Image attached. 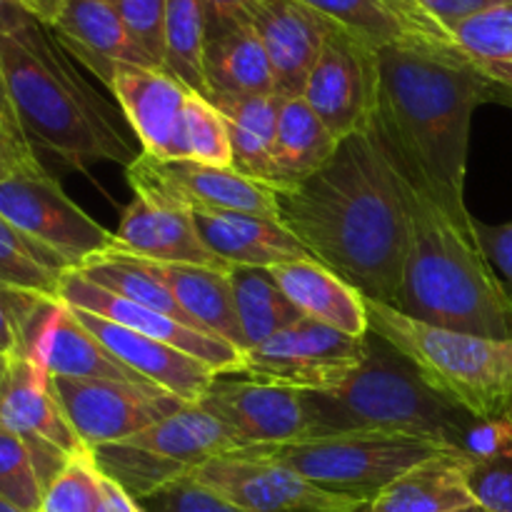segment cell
<instances>
[{
  "mask_svg": "<svg viewBox=\"0 0 512 512\" xmlns=\"http://www.w3.org/2000/svg\"><path fill=\"white\" fill-rule=\"evenodd\" d=\"M280 223L365 298L395 308L410 248L408 180L375 128L350 135L323 170L278 193Z\"/></svg>",
  "mask_w": 512,
  "mask_h": 512,
  "instance_id": "6da1fadb",
  "label": "cell"
},
{
  "mask_svg": "<svg viewBox=\"0 0 512 512\" xmlns=\"http://www.w3.org/2000/svg\"><path fill=\"white\" fill-rule=\"evenodd\" d=\"M495 88L460 45L380 48L375 133L400 173L460 223L475 220L465 205L470 123Z\"/></svg>",
  "mask_w": 512,
  "mask_h": 512,
  "instance_id": "7a4b0ae2",
  "label": "cell"
},
{
  "mask_svg": "<svg viewBox=\"0 0 512 512\" xmlns=\"http://www.w3.org/2000/svg\"><path fill=\"white\" fill-rule=\"evenodd\" d=\"M0 68L30 145L78 170L130 165L138 158L108 105L75 73L43 20L30 18L13 35L0 33Z\"/></svg>",
  "mask_w": 512,
  "mask_h": 512,
  "instance_id": "3957f363",
  "label": "cell"
},
{
  "mask_svg": "<svg viewBox=\"0 0 512 512\" xmlns=\"http://www.w3.org/2000/svg\"><path fill=\"white\" fill-rule=\"evenodd\" d=\"M408 195L410 248L395 310L460 333L512 338V293L490 265L475 220H455L410 180Z\"/></svg>",
  "mask_w": 512,
  "mask_h": 512,
  "instance_id": "277c9868",
  "label": "cell"
},
{
  "mask_svg": "<svg viewBox=\"0 0 512 512\" xmlns=\"http://www.w3.org/2000/svg\"><path fill=\"white\" fill-rule=\"evenodd\" d=\"M310 438L340 433H393L458 450L475 415L430 388L400 350L370 333L365 360L345 383L300 390ZM308 438V440H310Z\"/></svg>",
  "mask_w": 512,
  "mask_h": 512,
  "instance_id": "5b68a950",
  "label": "cell"
},
{
  "mask_svg": "<svg viewBox=\"0 0 512 512\" xmlns=\"http://www.w3.org/2000/svg\"><path fill=\"white\" fill-rule=\"evenodd\" d=\"M370 333L418 368L425 383L450 403L483 420L503 418L512 405V338H483L423 323L365 298Z\"/></svg>",
  "mask_w": 512,
  "mask_h": 512,
  "instance_id": "8992f818",
  "label": "cell"
},
{
  "mask_svg": "<svg viewBox=\"0 0 512 512\" xmlns=\"http://www.w3.org/2000/svg\"><path fill=\"white\" fill-rule=\"evenodd\" d=\"M250 450L280 460L328 493L370 505L400 475L450 448L413 435L340 433Z\"/></svg>",
  "mask_w": 512,
  "mask_h": 512,
  "instance_id": "52a82bcc",
  "label": "cell"
},
{
  "mask_svg": "<svg viewBox=\"0 0 512 512\" xmlns=\"http://www.w3.org/2000/svg\"><path fill=\"white\" fill-rule=\"evenodd\" d=\"M8 310L18 328V355L40 365L50 378L145 383L128 365L120 363L60 298L10 293Z\"/></svg>",
  "mask_w": 512,
  "mask_h": 512,
  "instance_id": "ba28073f",
  "label": "cell"
},
{
  "mask_svg": "<svg viewBox=\"0 0 512 512\" xmlns=\"http://www.w3.org/2000/svg\"><path fill=\"white\" fill-rule=\"evenodd\" d=\"M370 335V333H368ZM368 338H353L303 318L243 353L240 375L293 390H328L363 365Z\"/></svg>",
  "mask_w": 512,
  "mask_h": 512,
  "instance_id": "9c48e42d",
  "label": "cell"
},
{
  "mask_svg": "<svg viewBox=\"0 0 512 512\" xmlns=\"http://www.w3.org/2000/svg\"><path fill=\"white\" fill-rule=\"evenodd\" d=\"M303 98L340 143L373 128L380 98L378 45L333 23Z\"/></svg>",
  "mask_w": 512,
  "mask_h": 512,
  "instance_id": "30bf717a",
  "label": "cell"
},
{
  "mask_svg": "<svg viewBox=\"0 0 512 512\" xmlns=\"http://www.w3.org/2000/svg\"><path fill=\"white\" fill-rule=\"evenodd\" d=\"M190 478L245 512H358L363 500L318 488L260 450H235L208 460Z\"/></svg>",
  "mask_w": 512,
  "mask_h": 512,
  "instance_id": "8fae6325",
  "label": "cell"
},
{
  "mask_svg": "<svg viewBox=\"0 0 512 512\" xmlns=\"http://www.w3.org/2000/svg\"><path fill=\"white\" fill-rule=\"evenodd\" d=\"M0 218L80 270L113 248V233L73 203L45 170L0 183Z\"/></svg>",
  "mask_w": 512,
  "mask_h": 512,
  "instance_id": "7c38bea8",
  "label": "cell"
},
{
  "mask_svg": "<svg viewBox=\"0 0 512 512\" xmlns=\"http://www.w3.org/2000/svg\"><path fill=\"white\" fill-rule=\"evenodd\" d=\"M53 388L70 428L90 450L123 443L188 405L158 385L128 380L53 378Z\"/></svg>",
  "mask_w": 512,
  "mask_h": 512,
  "instance_id": "4fadbf2b",
  "label": "cell"
},
{
  "mask_svg": "<svg viewBox=\"0 0 512 512\" xmlns=\"http://www.w3.org/2000/svg\"><path fill=\"white\" fill-rule=\"evenodd\" d=\"M128 183L133 190L160 195L190 210L253 213L280 220L278 190L235 168H220L198 160H160L140 153L128 165Z\"/></svg>",
  "mask_w": 512,
  "mask_h": 512,
  "instance_id": "5bb4252c",
  "label": "cell"
},
{
  "mask_svg": "<svg viewBox=\"0 0 512 512\" xmlns=\"http://www.w3.org/2000/svg\"><path fill=\"white\" fill-rule=\"evenodd\" d=\"M198 403L233 433L240 450L310 438V418L300 390L255 383L243 375H218Z\"/></svg>",
  "mask_w": 512,
  "mask_h": 512,
  "instance_id": "9a60e30c",
  "label": "cell"
},
{
  "mask_svg": "<svg viewBox=\"0 0 512 512\" xmlns=\"http://www.w3.org/2000/svg\"><path fill=\"white\" fill-rule=\"evenodd\" d=\"M60 300L68 303L70 308L100 315V318L135 330L145 338L173 345V348L203 360L218 375H240V368H243V350L230 345L228 340L203 333L198 328H190V325L180 323L170 315L145 308V305L133 303V300L120 298V295L90 283L78 270H68L63 275V280H60Z\"/></svg>",
  "mask_w": 512,
  "mask_h": 512,
  "instance_id": "2e32d148",
  "label": "cell"
},
{
  "mask_svg": "<svg viewBox=\"0 0 512 512\" xmlns=\"http://www.w3.org/2000/svg\"><path fill=\"white\" fill-rule=\"evenodd\" d=\"M108 253L133 255L155 263H188L230 270V265L210 253L208 245L200 240L193 210L143 190H133V200L123 210L118 230L113 233V248Z\"/></svg>",
  "mask_w": 512,
  "mask_h": 512,
  "instance_id": "e0dca14e",
  "label": "cell"
},
{
  "mask_svg": "<svg viewBox=\"0 0 512 512\" xmlns=\"http://www.w3.org/2000/svg\"><path fill=\"white\" fill-rule=\"evenodd\" d=\"M110 90L138 135L143 153L160 160H180V130L193 90L168 70L130 63L115 68Z\"/></svg>",
  "mask_w": 512,
  "mask_h": 512,
  "instance_id": "ac0fdd59",
  "label": "cell"
},
{
  "mask_svg": "<svg viewBox=\"0 0 512 512\" xmlns=\"http://www.w3.org/2000/svg\"><path fill=\"white\" fill-rule=\"evenodd\" d=\"M250 23L268 53L275 75V95H303L333 20L300 0H263Z\"/></svg>",
  "mask_w": 512,
  "mask_h": 512,
  "instance_id": "d6986e66",
  "label": "cell"
},
{
  "mask_svg": "<svg viewBox=\"0 0 512 512\" xmlns=\"http://www.w3.org/2000/svg\"><path fill=\"white\" fill-rule=\"evenodd\" d=\"M80 323L115 355L123 365H128L135 375L150 385L168 390L170 395L180 398L183 403H198L213 380L218 378L213 368L183 350L173 348L160 340L145 338L135 330L115 325L100 315L85 313V310L73 308Z\"/></svg>",
  "mask_w": 512,
  "mask_h": 512,
  "instance_id": "ffe728a7",
  "label": "cell"
},
{
  "mask_svg": "<svg viewBox=\"0 0 512 512\" xmlns=\"http://www.w3.org/2000/svg\"><path fill=\"white\" fill-rule=\"evenodd\" d=\"M50 30L65 53L98 75L108 88L113 85L115 68L120 63L155 68L130 38L115 5L105 0H63Z\"/></svg>",
  "mask_w": 512,
  "mask_h": 512,
  "instance_id": "44dd1931",
  "label": "cell"
},
{
  "mask_svg": "<svg viewBox=\"0 0 512 512\" xmlns=\"http://www.w3.org/2000/svg\"><path fill=\"white\" fill-rule=\"evenodd\" d=\"M0 425L23 440H43L68 455L85 448L60 408L53 378L25 355L10 360L0 385Z\"/></svg>",
  "mask_w": 512,
  "mask_h": 512,
  "instance_id": "7402d4cb",
  "label": "cell"
},
{
  "mask_svg": "<svg viewBox=\"0 0 512 512\" xmlns=\"http://www.w3.org/2000/svg\"><path fill=\"white\" fill-rule=\"evenodd\" d=\"M200 240L228 265L275 268L290 260L313 258L280 220L253 213L193 210Z\"/></svg>",
  "mask_w": 512,
  "mask_h": 512,
  "instance_id": "603a6c76",
  "label": "cell"
},
{
  "mask_svg": "<svg viewBox=\"0 0 512 512\" xmlns=\"http://www.w3.org/2000/svg\"><path fill=\"white\" fill-rule=\"evenodd\" d=\"M378 48L458 45L453 33L420 0H300Z\"/></svg>",
  "mask_w": 512,
  "mask_h": 512,
  "instance_id": "cb8c5ba5",
  "label": "cell"
},
{
  "mask_svg": "<svg viewBox=\"0 0 512 512\" xmlns=\"http://www.w3.org/2000/svg\"><path fill=\"white\" fill-rule=\"evenodd\" d=\"M273 278L303 318L323 323L353 338H368L365 295L315 258L290 260L270 268Z\"/></svg>",
  "mask_w": 512,
  "mask_h": 512,
  "instance_id": "d4e9b609",
  "label": "cell"
},
{
  "mask_svg": "<svg viewBox=\"0 0 512 512\" xmlns=\"http://www.w3.org/2000/svg\"><path fill=\"white\" fill-rule=\"evenodd\" d=\"M205 98L213 105L228 100L275 95V75L253 23L235 25L205 40Z\"/></svg>",
  "mask_w": 512,
  "mask_h": 512,
  "instance_id": "484cf974",
  "label": "cell"
},
{
  "mask_svg": "<svg viewBox=\"0 0 512 512\" xmlns=\"http://www.w3.org/2000/svg\"><path fill=\"white\" fill-rule=\"evenodd\" d=\"M338 148L340 140H335L303 95L280 98L270 188L278 193L295 190L323 170Z\"/></svg>",
  "mask_w": 512,
  "mask_h": 512,
  "instance_id": "4316f807",
  "label": "cell"
},
{
  "mask_svg": "<svg viewBox=\"0 0 512 512\" xmlns=\"http://www.w3.org/2000/svg\"><path fill=\"white\" fill-rule=\"evenodd\" d=\"M145 265L168 285L173 298L178 300L185 315L193 320L195 328L218 335L245 353L230 270L188 263H155V260H145Z\"/></svg>",
  "mask_w": 512,
  "mask_h": 512,
  "instance_id": "83f0119b",
  "label": "cell"
},
{
  "mask_svg": "<svg viewBox=\"0 0 512 512\" xmlns=\"http://www.w3.org/2000/svg\"><path fill=\"white\" fill-rule=\"evenodd\" d=\"M468 458L458 450H443L423 460L388 485L368 512H458L473 508L468 488Z\"/></svg>",
  "mask_w": 512,
  "mask_h": 512,
  "instance_id": "f1b7e54d",
  "label": "cell"
},
{
  "mask_svg": "<svg viewBox=\"0 0 512 512\" xmlns=\"http://www.w3.org/2000/svg\"><path fill=\"white\" fill-rule=\"evenodd\" d=\"M125 443L138 445L155 455L175 460L195 470L208 460L240 450V443L218 418L200 403H188L160 423L150 425L143 433L133 435Z\"/></svg>",
  "mask_w": 512,
  "mask_h": 512,
  "instance_id": "f546056e",
  "label": "cell"
},
{
  "mask_svg": "<svg viewBox=\"0 0 512 512\" xmlns=\"http://www.w3.org/2000/svg\"><path fill=\"white\" fill-rule=\"evenodd\" d=\"M215 108L228 120L233 168L270 188L275 128H278L280 110L278 95L228 100V103H218Z\"/></svg>",
  "mask_w": 512,
  "mask_h": 512,
  "instance_id": "4dcf8cb0",
  "label": "cell"
},
{
  "mask_svg": "<svg viewBox=\"0 0 512 512\" xmlns=\"http://www.w3.org/2000/svg\"><path fill=\"white\" fill-rule=\"evenodd\" d=\"M235 310H238L240 333L245 350L265 343L280 330L303 320L273 278L270 268H250V265H230Z\"/></svg>",
  "mask_w": 512,
  "mask_h": 512,
  "instance_id": "1f68e13d",
  "label": "cell"
},
{
  "mask_svg": "<svg viewBox=\"0 0 512 512\" xmlns=\"http://www.w3.org/2000/svg\"><path fill=\"white\" fill-rule=\"evenodd\" d=\"M70 265L0 218V290L60 298V280Z\"/></svg>",
  "mask_w": 512,
  "mask_h": 512,
  "instance_id": "d6a6232c",
  "label": "cell"
},
{
  "mask_svg": "<svg viewBox=\"0 0 512 512\" xmlns=\"http://www.w3.org/2000/svg\"><path fill=\"white\" fill-rule=\"evenodd\" d=\"M78 273L83 275V278H88L90 283L120 295V298L133 300V303L145 305V308L150 310H158V313L170 315V318L195 328L193 320L185 315V310L180 308L178 300L173 298L168 285L145 265V260L123 253H103L100 258L83 265Z\"/></svg>",
  "mask_w": 512,
  "mask_h": 512,
  "instance_id": "836d02e7",
  "label": "cell"
},
{
  "mask_svg": "<svg viewBox=\"0 0 512 512\" xmlns=\"http://www.w3.org/2000/svg\"><path fill=\"white\" fill-rule=\"evenodd\" d=\"M93 455L100 473L113 480V483H118L135 500L153 498L160 490L193 475V470L185 468V465L150 453L145 448H138V445L125 443V440L123 443L93 448Z\"/></svg>",
  "mask_w": 512,
  "mask_h": 512,
  "instance_id": "e575fe53",
  "label": "cell"
},
{
  "mask_svg": "<svg viewBox=\"0 0 512 512\" xmlns=\"http://www.w3.org/2000/svg\"><path fill=\"white\" fill-rule=\"evenodd\" d=\"M208 40L203 3L200 0H165V60L163 70L205 95L203 53Z\"/></svg>",
  "mask_w": 512,
  "mask_h": 512,
  "instance_id": "d590c367",
  "label": "cell"
},
{
  "mask_svg": "<svg viewBox=\"0 0 512 512\" xmlns=\"http://www.w3.org/2000/svg\"><path fill=\"white\" fill-rule=\"evenodd\" d=\"M450 33L478 70L512 93V3L460 20Z\"/></svg>",
  "mask_w": 512,
  "mask_h": 512,
  "instance_id": "8d00e7d4",
  "label": "cell"
},
{
  "mask_svg": "<svg viewBox=\"0 0 512 512\" xmlns=\"http://www.w3.org/2000/svg\"><path fill=\"white\" fill-rule=\"evenodd\" d=\"M180 160L233 168L230 130L225 115L205 95L190 93L180 130Z\"/></svg>",
  "mask_w": 512,
  "mask_h": 512,
  "instance_id": "74e56055",
  "label": "cell"
},
{
  "mask_svg": "<svg viewBox=\"0 0 512 512\" xmlns=\"http://www.w3.org/2000/svg\"><path fill=\"white\" fill-rule=\"evenodd\" d=\"M103 480L93 450L80 448L45 488L40 512H100L105 503Z\"/></svg>",
  "mask_w": 512,
  "mask_h": 512,
  "instance_id": "f35d334b",
  "label": "cell"
},
{
  "mask_svg": "<svg viewBox=\"0 0 512 512\" xmlns=\"http://www.w3.org/2000/svg\"><path fill=\"white\" fill-rule=\"evenodd\" d=\"M0 495L23 512H40L45 488L18 433L0 425Z\"/></svg>",
  "mask_w": 512,
  "mask_h": 512,
  "instance_id": "ab89813d",
  "label": "cell"
},
{
  "mask_svg": "<svg viewBox=\"0 0 512 512\" xmlns=\"http://www.w3.org/2000/svg\"><path fill=\"white\" fill-rule=\"evenodd\" d=\"M130 38L155 68L165 60V0H113Z\"/></svg>",
  "mask_w": 512,
  "mask_h": 512,
  "instance_id": "60d3db41",
  "label": "cell"
},
{
  "mask_svg": "<svg viewBox=\"0 0 512 512\" xmlns=\"http://www.w3.org/2000/svg\"><path fill=\"white\" fill-rule=\"evenodd\" d=\"M468 488L485 512H512V453L490 460L468 458Z\"/></svg>",
  "mask_w": 512,
  "mask_h": 512,
  "instance_id": "b9f144b4",
  "label": "cell"
},
{
  "mask_svg": "<svg viewBox=\"0 0 512 512\" xmlns=\"http://www.w3.org/2000/svg\"><path fill=\"white\" fill-rule=\"evenodd\" d=\"M138 503L143 505L145 512H245L238 505L215 495L213 490L195 483L190 475L155 493L153 498L138 500Z\"/></svg>",
  "mask_w": 512,
  "mask_h": 512,
  "instance_id": "7bdbcfd3",
  "label": "cell"
},
{
  "mask_svg": "<svg viewBox=\"0 0 512 512\" xmlns=\"http://www.w3.org/2000/svg\"><path fill=\"white\" fill-rule=\"evenodd\" d=\"M460 453L470 460H490L512 453V423L508 418H478L465 433Z\"/></svg>",
  "mask_w": 512,
  "mask_h": 512,
  "instance_id": "ee69618b",
  "label": "cell"
},
{
  "mask_svg": "<svg viewBox=\"0 0 512 512\" xmlns=\"http://www.w3.org/2000/svg\"><path fill=\"white\" fill-rule=\"evenodd\" d=\"M475 233H478L490 265L512 293V223L485 225L475 220Z\"/></svg>",
  "mask_w": 512,
  "mask_h": 512,
  "instance_id": "f6af8a7d",
  "label": "cell"
},
{
  "mask_svg": "<svg viewBox=\"0 0 512 512\" xmlns=\"http://www.w3.org/2000/svg\"><path fill=\"white\" fill-rule=\"evenodd\" d=\"M205 13V25H208V38L223 30L235 28L253 20L255 8L263 0H200Z\"/></svg>",
  "mask_w": 512,
  "mask_h": 512,
  "instance_id": "bcb514c9",
  "label": "cell"
},
{
  "mask_svg": "<svg viewBox=\"0 0 512 512\" xmlns=\"http://www.w3.org/2000/svg\"><path fill=\"white\" fill-rule=\"evenodd\" d=\"M420 3L428 8V13L433 15L435 20L445 25V28H453L460 20H468L473 15L488 13L493 8H503V5H510L512 0H420Z\"/></svg>",
  "mask_w": 512,
  "mask_h": 512,
  "instance_id": "7dc6e473",
  "label": "cell"
},
{
  "mask_svg": "<svg viewBox=\"0 0 512 512\" xmlns=\"http://www.w3.org/2000/svg\"><path fill=\"white\" fill-rule=\"evenodd\" d=\"M43 165L35 158L33 145L18 143L5 130H0V183L20 173H38Z\"/></svg>",
  "mask_w": 512,
  "mask_h": 512,
  "instance_id": "c3c4849f",
  "label": "cell"
},
{
  "mask_svg": "<svg viewBox=\"0 0 512 512\" xmlns=\"http://www.w3.org/2000/svg\"><path fill=\"white\" fill-rule=\"evenodd\" d=\"M0 130H5V133H8L10 138L18 140V143L30 145V140L25 138V133H23V125H20L18 115H15L13 100H10L8 83H5L3 68H0Z\"/></svg>",
  "mask_w": 512,
  "mask_h": 512,
  "instance_id": "681fc988",
  "label": "cell"
},
{
  "mask_svg": "<svg viewBox=\"0 0 512 512\" xmlns=\"http://www.w3.org/2000/svg\"><path fill=\"white\" fill-rule=\"evenodd\" d=\"M0 353L15 358L20 353V338L18 328L13 323V315H10L8 303H5V295L0 290Z\"/></svg>",
  "mask_w": 512,
  "mask_h": 512,
  "instance_id": "f907efd6",
  "label": "cell"
},
{
  "mask_svg": "<svg viewBox=\"0 0 512 512\" xmlns=\"http://www.w3.org/2000/svg\"><path fill=\"white\" fill-rule=\"evenodd\" d=\"M103 493H105V510L108 512H145L143 505L133 498V495L125 493L118 483H113L110 478L103 480Z\"/></svg>",
  "mask_w": 512,
  "mask_h": 512,
  "instance_id": "816d5d0a",
  "label": "cell"
},
{
  "mask_svg": "<svg viewBox=\"0 0 512 512\" xmlns=\"http://www.w3.org/2000/svg\"><path fill=\"white\" fill-rule=\"evenodd\" d=\"M30 18H35V15L28 13L18 0H0V33L13 35L15 30L23 28Z\"/></svg>",
  "mask_w": 512,
  "mask_h": 512,
  "instance_id": "f5cc1de1",
  "label": "cell"
},
{
  "mask_svg": "<svg viewBox=\"0 0 512 512\" xmlns=\"http://www.w3.org/2000/svg\"><path fill=\"white\" fill-rule=\"evenodd\" d=\"M28 13H33L35 18L43 20L45 25H53L55 18L60 13V0H18Z\"/></svg>",
  "mask_w": 512,
  "mask_h": 512,
  "instance_id": "db71d44e",
  "label": "cell"
},
{
  "mask_svg": "<svg viewBox=\"0 0 512 512\" xmlns=\"http://www.w3.org/2000/svg\"><path fill=\"white\" fill-rule=\"evenodd\" d=\"M10 360L13 358H8V355L0 353V385H3L5 375H8V370H10Z\"/></svg>",
  "mask_w": 512,
  "mask_h": 512,
  "instance_id": "11a10c76",
  "label": "cell"
},
{
  "mask_svg": "<svg viewBox=\"0 0 512 512\" xmlns=\"http://www.w3.org/2000/svg\"><path fill=\"white\" fill-rule=\"evenodd\" d=\"M0 512H23V510H18L13 503H8V500L0 495Z\"/></svg>",
  "mask_w": 512,
  "mask_h": 512,
  "instance_id": "9f6ffc18",
  "label": "cell"
},
{
  "mask_svg": "<svg viewBox=\"0 0 512 512\" xmlns=\"http://www.w3.org/2000/svg\"><path fill=\"white\" fill-rule=\"evenodd\" d=\"M365 508H368V505H365ZM358 510V512H368V510ZM458 512H485L483 508H480V505H473V508H465V510H458Z\"/></svg>",
  "mask_w": 512,
  "mask_h": 512,
  "instance_id": "6f0895ef",
  "label": "cell"
},
{
  "mask_svg": "<svg viewBox=\"0 0 512 512\" xmlns=\"http://www.w3.org/2000/svg\"><path fill=\"white\" fill-rule=\"evenodd\" d=\"M505 418H508L510 423H512V405H510V408H508V413H505Z\"/></svg>",
  "mask_w": 512,
  "mask_h": 512,
  "instance_id": "680465c9",
  "label": "cell"
},
{
  "mask_svg": "<svg viewBox=\"0 0 512 512\" xmlns=\"http://www.w3.org/2000/svg\"><path fill=\"white\" fill-rule=\"evenodd\" d=\"M100 512H108V510H105V503H103V508H100Z\"/></svg>",
  "mask_w": 512,
  "mask_h": 512,
  "instance_id": "91938a15",
  "label": "cell"
},
{
  "mask_svg": "<svg viewBox=\"0 0 512 512\" xmlns=\"http://www.w3.org/2000/svg\"><path fill=\"white\" fill-rule=\"evenodd\" d=\"M105 3H113V0H105Z\"/></svg>",
  "mask_w": 512,
  "mask_h": 512,
  "instance_id": "94428289",
  "label": "cell"
},
{
  "mask_svg": "<svg viewBox=\"0 0 512 512\" xmlns=\"http://www.w3.org/2000/svg\"><path fill=\"white\" fill-rule=\"evenodd\" d=\"M60 5H63V0H60Z\"/></svg>",
  "mask_w": 512,
  "mask_h": 512,
  "instance_id": "6125c7cd",
  "label": "cell"
}]
</instances>
